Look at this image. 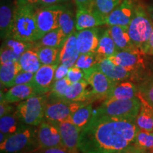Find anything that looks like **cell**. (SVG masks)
Here are the masks:
<instances>
[{
    "instance_id": "obj_1",
    "label": "cell",
    "mask_w": 153,
    "mask_h": 153,
    "mask_svg": "<svg viewBox=\"0 0 153 153\" xmlns=\"http://www.w3.org/2000/svg\"><path fill=\"white\" fill-rule=\"evenodd\" d=\"M135 120L110 117L96 111L81 131L78 148L81 153L119 152L134 144Z\"/></svg>"
},
{
    "instance_id": "obj_2",
    "label": "cell",
    "mask_w": 153,
    "mask_h": 153,
    "mask_svg": "<svg viewBox=\"0 0 153 153\" xmlns=\"http://www.w3.org/2000/svg\"><path fill=\"white\" fill-rule=\"evenodd\" d=\"M10 38L30 43H35L40 39L36 9L33 4L16 5Z\"/></svg>"
},
{
    "instance_id": "obj_3",
    "label": "cell",
    "mask_w": 153,
    "mask_h": 153,
    "mask_svg": "<svg viewBox=\"0 0 153 153\" xmlns=\"http://www.w3.org/2000/svg\"><path fill=\"white\" fill-rule=\"evenodd\" d=\"M153 30V22L142 6L135 7V14L128 25V33L132 43L143 51Z\"/></svg>"
},
{
    "instance_id": "obj_4",
    "label": "cell",
    "mask_w": 153,
    "mask_h": 153,
    "mask_svg": "<svg viewBox=\"0 0 153 153\" xmlns=\"http://www.w3.org/2000/svg\"><path fill=\"white\" fill-rule=\"evenodd\" d=\"M140 107L137 97L131 99H106L97 111L110 117L135 120Z\"/></svg>"
},
{
    "instance_id": "obj_5",
    "label": "cell",
    "mask_w": 153,
    "mask_h": 153,
    "mask_svg": "<svg viewBox=\"0 0 153 153\" xmlns=\"http://www.w3.org/2000/svg\"><path fill=\"white\" fill-rule=\"evenodd\" d=\"M48 95H36L20 102L16 114L19 120L30 126H38L45 117V106Z\"/></svg>"
},
{
    "instance_id": "obj_6",
    "label": "cell",
    "mask_w": 153,
    "mask_h": 153,
    "mask_svg": "<svg viewBox=\"0 0 153 153\" xmlns=\"http://www.w3.org/2000/svg\"><path fill=\"white\" fill-rule=\"evenodd\" d=\"M37 146V131L31 127H21L4 142L0 143V150L1 153H26Z\"/></svg>"
},
{
    "instance_id": "obj_7",
    "label": "cell",
    "mask_w": 153,
    "mask_h": 153,
    "mask_svg": "<svg viewBox=\"0 0 153 153\" xmlns=\"http://www.w3.org/2000/svg\"><path fill=\"white\" fill-rule=\"evenodd\" d=\"M91 102H76L64 99L49 97L45 106V119L51 122H61L71 119V116L79 107Z\"/></svg>"
},
{
    "instance_id": "obj_8",
    "label": "cell",
    "mask_w": 153,
    "mask_h": 153,
    "mask_svg": "<svg viewBox=\"0 0 153 153\" xmlns=\"http://www.w3.org/2000/svg\"><path fill=\"white\" fill-rule=\"evenodd\" d=\"M65 8L62 6L54 4L43 6L36 9V19L40 39L45 33L59 28V17Z\"/></svg>"
},
{
    "instance_id": "obj_9",
    "label": "cell",
    "mask_w": 153,
    "mask_h": 153,
    "mask_svg": "<svg viewBox=\"0 0 153 153\" xmlns=\"http://www.w3.org/2000/svg\"><path fill=\"white\" fill-rule=\"evenodd\" d=\"M84 79L91 86L92 92L97 99L100 97H106V99L108 94L117 83L108 77L96 65L92 68L84 70Z\"/></svg>"
},
{
    "instance_id": "obj_10",
    "label": "cell",
    "mask_w": 153,
    "mask_h": 153,
    "mask_svg": "<svg viewBox=\"0 0 153 153\" xmlns=\"http://www.w3.org/2000/svg\"><path fill=\"white\" fill-rule=\"evenodd\" d=\"M145 53L140 48L118 51L116 54L108 57L114 64L126 68L132 73L144 66Z\"/></svg>"
},
{
    "instance_id": "obj_11",
    "label": "cell",
    "mask_w": 153,
    "mask_h": 153,
    "mask_svg": "<svg viewBox=\"0 0 153 153\" xmlns=\"http://www.w3.org/2000/svg\"><path fill=\"white\" fill-rule=\"evenodd\" d=\"M51 123L56 126L60 132L63 146L71 153H79L78 144L82 130L76 127L71 119Z\"/></svg>"
},
{
    "instance_id": "obj_12",
    "label": "cell",
    "mask_w": 153,
    "mask_h": 153,
    "mask_svg": "<svg viewBox=\"0 0 153 153\" xmlns=\"http://www.w3.org/2000/svg\"><path fill=\"white\" fill-rule=\"evenodd\" d=\"M37 140L40 149L63 146L60 132L49 120H43L37 129Z\"/></svg>"
},
{
    "instance_id": "obj_13",
    "label": "cell",
    "mask_w": 153,
    "mask_h": 153,
    "mask_svg": "<svg viewBox=\"0 0 153 153\" xmlns=\"http://www.w3.org/2000/svg\"><path fill=\"white\" fill-rule=\"evenodd\" d=\"M58 65H42L34 76L30 85L33 87L36 94L44 95L50 92L55 81V72Z\"/></svg>"
},
{
    "instance_id": "obj_14",
    "label": "cell",
    "mask_w": 153,
    "mask_h": 153,
    "mask_svg": "<svg viewBox=\"0 0 153 153\" xmlns=\"http://www.w3.org/2000/svg\"><path fill=\"white\" fill-rule=\"evenodd\" d=\"M106 24V16L94 8L77 9L75 15L76 30L98 27Z\"/></svg>"
},
{
    "instance_id": "obj_15",
    "label": "cell",
    "mask_w": 153,
    "mask_h": 153,
    "mask_svg": "<svg viewBox=\"0 0 153 153\" xmlns=\"http://www.w3.org/2000/svg\"><path fill=\"white\" fill-rule=\"evenodd\" d=\"M135 7L132 0H123L106 16V24L112 26H128L135 14Z\"/></svg>"
},
{
    "instance_id": "obj_16",
    "label": "cell",
    "mask_w": 153,
    "mask_h": 153,
    "mask_svg": "<svg viewBox=\"0 0 153 153\" xmlns=\"http://www.w3.org/2000/svg\"><path fill=\"white\" fill-rule=\"evenodd\" d=\"M76 36V45L80 53L96 52L100 38L98 28L96 27L77 30Z\"/></svg>"
},
{
    "instance_id": "obj_17",
    "label": "cell",
    "mask_w": 153,
    "mask_h": 153,
    "mask_svg": "<svg viewBox=\"0 0 153 153\" xmlns=\"http://www.w3.org/2000/svg\"><path fill=\"white\" fill-rule=\"evenodd\" d=\"M89 83L85 79L72 84L67 89L65 94L64 99L76 102H91V99H97L92 92L89 91L87 87Z\"/></svg>"
},
{
    "instance_id": "obj_18",
    "label": "cell",
    "mask_w": 153,
    "mask_h": 153,
    "mask_svg": "<svg viewBox=\"0 0 153 153\" xmlns=\"http://www.w3.org/2000/svg\"><path fill=\"white\" fill-rule=\"evenodd\" d=\"M74 33L69 36L60 50V64L68 68L74 66L80 54L76 45V36Z\"/></svg>"
},
{
    "instance_id": "obj_19",
    "label": "cell",
    "mask_w": 153,
    "mask_h": 153,
    "mask_svg": "<svg viewBox=\"0 0 153 153\" xmlns=\"http://www.w3.org/2000/svg\"><path fill=\"white\" fill-rule=\"evenodd\" d=\"M36 94L33 87L30 83L13 86L5 94L1 91V101L7 103L22 102Z\"/></svg>"
},
{
    "instance_id": "obj_20",
    "label": "cell",
    "mask_w": 153,
    "mask_h": 153,
    "mask_svg": "<svg viewBox=\"0 0 153 153\" xmlns=\"http://www.w3.org/2000/svg\"><path fill=\"white\" fill-rule=\"evenodd\" d=\"M111 79L115 82H123L131 77L132 72L123 67L114 64L108 58L100 61L96 65Z\"/></svg>"
},
{
    "instance_id": "obj_21",
    "label": "cell",
    "mask_w": 153,
    "mask_h": 153,
    "mask_svg": "<svg viewBox=\"0 0 153 153\" xmlns=\"http://www.w3.org/2000/svg\"><path fill=\"white\" fill-rule=\"evenodd\" d=\"M15 8L11 3H1L0 7V34L3 40L11 37Z\"/></svg>"
},
{
    "instance_id": "obj_22",
    "label": "cell",
    "mask_w": 153,
    "mask_h": 153,
    "mask_svg": "<svg viewBox=\"0 0 153 153\" xmlns=\"http://www.w3.org/2000/svg\"><path fill=\"white\" fill-rule=\"evenodd\" d=\"M111 36L118 51L135 48L128 33V26H112L108 27Z\"/></svg>"
},
{
    "instance_id": "obj_23",
    "label": "cell",
    "mask_w": 153,
    "mask_h": 153,
    "mask_svg": "<svg viewBox=\"0 0 153 153\" xmlns=\"http://www.w3.org/2000/svg\"><path fill=\"white\" fill-rule=\"evenodd\" d=\"M137 97L141 101V107L137 115L136 124L140 129L153 131V107L143 97L137 94Z\"/></svg>"
},
{
    "instance_id": "obj_24",
    "label": "cell",
    "mask_w": 153,
    "mask_h": 153,
    "mask_svg": "<svg viewBox=\"0 0 153 153\" xmlns=\"http://www.w3.org/2000/svg\"><path fill=\"white\" fill-rule=\"evenodd\" d=\"M118 51V48L116 47L108 28L99 38L98 47L95 52L98 57L99 62L116 54Z\"/></svg>"
},
{
    "instance_id": "obj_25",
    "label": "cell",
    "mask_w": 153,
    "mask_h": 153,
    "mask_svg": "<svg viewBox=\"0 0 153 153\" xmlns=\"http://www.w3.org/2000/svg\"><path fill=\"white\" fill-rule=\"evenodd\" d=\"M136 87L131 82H117L107 95L106 99H131L137 97Z\"/></svg>"
},
{
    "instance_id": "obj_26",
    "label": "cell",
    "mask_w": 153,
    "mask_h": 153,
    "mask_svg": "<svg viewBox=\"0 0 153 153\" xmlns=\"http://www.w3.org/2000/svg\"><path fill=\"white\" fill-rule=\"evenodd\" d=\"M22 71L19 61H9L0 65V81L5 87H13V82L17 74Z\"/></svg>"
},
{
    "instance_id": "obj_27",
    "label": "cell",
    "mask_w": 153,
    "mask_h": 153,
    "mask_svg": "<svg viewBox=\"0 0 153 153\" xmlns=\"http://www.w3.org/2000/svg\"><path fill=\"white\" fill-rule=\"evenodd\" d=\"M33 48L42 65H58L60 64V48L40 46L36 44L34 45Z\"/></svg>"
},
{
    "instance_id": "obj_28",
    "label": "cell",
    "mask_w": 153,
    "mask_h": 153,
    "mask_svg": "<svg viewBox=\"0 0 153 153\" xmlns=\"http://www.w3.org/2000/svg\"><path fill=\"white\" fill-rule=\"evenodd\" d=\"M67 38L62 30L60 28H57L45 33L41 39L38 40L36 45L60 49Z\"/></svg>"
},
{
    "instance_id": "obj_29",
    "label": "cell",
    "mask_w": 153,
    "mask_h": 153,
    "mask_svg": "<svg viewBox=\"0 0 153 153\" xmlns=\"http://www.w3.org/2000/svg\"><path fill=\"white\" fill-rule=\"evenodd\" d=\"M19 61L23 71L30 72L33 73L37 72L42 65L34 48H32L23 53Z\"/></svg>"
},
{
    "instance_id": "obj_30",
    "label": "cell",
    "mask_w": 153,
    "mask_h": 153,
    "mask_svg": "<svg viewBox=\"0 0 153 153\" xmlns=\"http://www.w3.org/2000/svg\"><path fill=\"white\" fill-rule=\"evenodd\" d=\"M93 115L92 105L87 104L79 107L71 116V120L76 127L82 130L87 126Z\"/></svg>"
},
{
    "instance_id": "obj_31",
    "label": "cell",
    "mask_w": 153,
    "mask_h": 153,
    "mask_svg": "<svg viewBox=\"0 0 153 153\" xmlns=\"http://www.w3.org/2000/svg\"><path fill=\"white\" fill-rule=\"evenodd\" d=\"M59 28L67 37L75 32V16L72 11L64 9L59 17Z\"/></svg>"
},
{
    "instance_id": "obj_32",
    "label": "cell",
    "mask_w": 153,
    "mask_h": 153,
    "mask_svg": "<svg viewBox=\"0 0 153 153\" xmlns=\"http://www.w3.org/2000/svg\"><path fill=\"white\" fill-rule=\"evenodd\" d=\"M19 118L15 114H8L0 118V131L6 134L7 136L16 133L19 129L18 125Z\"/></svg>"
},
{
    "instance_id": "obj_33",
    "label": "cell",
    "mask_w": 153,
    "mask_h": 153,
    "mask_svg": "<svg viewBox=\"0 0 153 153\" xmlns=\"http://www.w3.org/2000/svg\"><path fill=\"white\" fill-rule=\"evenodd\" d=\"M134 145L146 150L149 153L153 152V131L138 129Z\"/></svg>"
},
{
    "instance_id": "obj_34",
    "label": "cell",
    "mask_w": 153,
    "mask_h": 153,
    "mask_svg": "<svg viewBox=\"0 0 153 153\" xmlns=\"http://www.w3.org/2000/svg\"><path fill=\"white\" fill-rule=\"evenodd\" d=\"M4 46L9 48L14 51V53L19 57H21L23 53L34 46V43L19 41L13 38H9L4 40L2 44Z\"/></svg>"
},
{
    "instance_id": "obj_35",
    "label": "cell",
    "mask_w": 153,
    "mask_h": 153,
    "mask_svg": "<svg viewBox=\"0 0 153 153\" xmlns=\"http://www.w3.org/2000/svg\"><path fill=\"white\" fill-rule=\"evenodd\" d=\"M70 85L71 83L69 82L67 76L62 79L55 80L49 92L48 97L51 98L63 99L67 89Z\"/></svg>"
},
{
    "instance_id": "obj_36",
    "label": "cell",
    "mask_w": 153,
    "mask_h": 153,
    "mask_svg": "<svg viewBox=\"0 0 153 153\" xmlns=\"http://www.w3.org/2000/svg\"><path fill=\"white\" fill-rule=\"evenodd\" d=\"M98 62V57L95 53H80L74 66L82 70H85L92 68Z\"/></svg>"
},
{
    "instance_id": "obj_37",
    "label": "cell",
    "mask_w": 153,
    "mask_h": 153,
    "mask_svg": "<svg viewBox=\"0 0 153 153\" xmlns=\"http://www.w3.org/2000/svg\"><path fill=\"white\" fill-rule=\"evenodd\" d=\"M123 0H95L94 8L106 16L120 4Z\"/></svg>"
},
{
    "instance_id": "obj_38",
    "label": "cell",
    "mask_w": 153,
    "mask_h": 153,
    "mask_svg": "<svg viewBox=\"0 0 153 153\" xmlns=\"http://www.w3.org/2000/svg\"><path fill=\"white\" fill-rule=\"evenodd\" d=\"M20 57L16 55L12 50L9 48L1 45V52H0V62L1 64L9 62V61H19Z\"/></svg>"
},
{
    "instance_id": "obj_39",
    "label": "cell",
    "mask_w": 153,
    "mask_h": 153,
    "mask_svg": "<svg viewBox=\"0 0 153 153\" xmlns=\"http://www.w3.org/2000/svg\"><path fill=\"white\" fill-rule=\"evenodd\" d=\"M66 76L72 85V84L83 79L84 76H85V72H84V70H81L77 67L72 66L69 68L68 74Z\"/></svg>"
},
{
    "instance_id": "obj_40",
    "label": "cell",
    "mask_w": 153,
    "mask_h": 153,
    "mask_svg": "<svg viewBox=\"0 0 153 153\" xmlns=\"http://www.w3.org/2000/svg\"><path fill=\"white\" fill-rule=\"evenodd\" d=\"M34 76V73L30 72L22 71L17 74L13 82V86L18 85H24V84L30 83Z\"/></svg>"
},
{
    "instance_id": "obj_41",
    "label": "cell",
    "mask_w": 153,
    "mask_h": 153,
    "mask_svg": "<svg viewBox=\"0 0 153 153\" xmlns=\"http://www.w3.org/2000/svg\"><path fill=\"white\" fill-rule=\"evenodd\" d=\"M140 94L153 106V83L143 88L140 92Z\"/></svg>"
},
{
    "instance_id": "obj_42",
    "label": "cell",
    "mask_w": 153,
    "mask_h": 153,
    "mask_svg": "<svg viewBox=\"0 0 153 153\" xmlns=\"http://www.w3.org/2000/svg\"><path fill=\"white\" fill-rule=\"evenodd\" d=\"M69 68L62 64H59L55 72V80L60 79L65 77L68 74Z\"/></svg>"
},
{
    "instance_id": "obj_43",
    "label": "cell",
    "mask_w": 153,
    "mask_h": 153,
    "mask_svg": "<svg viewBox=\"0 0 153 153\" xmlns=\"http://www.w3.org/2000/svg\"><path fill=\"white\" fill-rule=\"evenodd\" d=\"M39 153H71L64 146L53 147V148L41 149Z\"/></svg>"
},
{
    "instance_id": "obj_44",
    "label": "cell",
    "mask_w": 153,
    "mask_h": 153,
    "mask_svg": "<svg viewBox=\"0 0 153 153\" xmlns=\"http://www.w3.org/2000/svg\"><path fill=\"white\" fill-rule=\"evenodd\" d=\"M95 0H74L77 9L94 8Z\"/></svg>"
},
{
    "instance_id": "obj_45",
    "label": "cell",
    "mask_w": 153,
    "mask_h": 153,
    "mask_svg": "<svg viewBox=\"0 0 153 153\" xmlns=\"http://www.w3.org/2000/svg\"><path fill=\"white\" fill-rule=\"evenodd\" d=\"M0 104V117L10 114L12 112L13 107L9 103H7L5 101H1Z\"/></svg>"
},
{
    "instance_id": "obj_46",
    "label": "cell",
    "mask_w": 153,
    "mask_h": 153,
    "mask_svg": "<svg viewBox=\"0 0 153 153\" xmlns=\"http://www.w3.org/2000/svg\"><path fill=\"white\" fill-rule=\"evenodd\" d=\"M120 153H149L146 150H143L142 148H140L139 147L136 146L135 145H129L128 147L124 149L122 151L119 152Z\"/></svg>"
},
{
    "instance_id": "obj_47",
    "label": "cell",
    "mask_w": 153,
    "mask_h": 153,
    "mask_svg": "<svg viewBox=\"0 0 153 153\" xmlns=\"http://www.w3.org/2000/svg\"><path fill=\"white\" fill-rule=\"evenodd\" d=\"M143 52L145 54L148 55H153V30L152 33L150 36L148 43H147L146 45H145V48L143 49Z\"/></svg>"
},
{
    "instance_id": "obj_48",
    "label": "cell",
    "mask_w": 153,
    "mask_h": 153,
    "mask_svg": "<svg viewBox=\"0 0 153 153\" xmlns=\"http://www.w3.org/2000/svg\"><path fill=\"white\" fill-rule=\"evenodd\" d=\"M62 0H37L36 4L42 5V6H50L54 5L59 3Z\"/></svg>"
},
{
    "instance_id": "obj_49",
    "label": "cell",
    "mask_w": 153,
    "mask_h": 153,
    "mask_svg": "<svg viewBox=\"0 0 153 153\" xmlns=\"http://www.w3.org/2000/svg\"><path fill=\"white\" fill-rule=\"evenodd\" d=\"M37 0H18L16 1V5L24 4H36Z\"/></svg>"
},
{
    "instance_id": "obj_50",
    "label": "cell",
    "mask_w": 153,
    "mask_h": 153,
    "mask_svg": "<svg viewBox=\"0 0 153 153\" xmlns=\"http://www.w3.org/2000/svg\"><path fill=\"white\" fill-rule=\"evenodd\" d=\"M147 12L148 13L149 16L152 19V21L153 22V6H150V7H148V9H147Z\"/></svg>"
},
{
    "instance_id": "obj_51",
    "label": "cell",
    "mask_w": 153,
    "mask_h": 153,
    "mask_svg": "<svg viewBox=\"0 0 153 153\" xmlns=\"http://www.w3.org/2000/svg\"><path fill=\"white\" fill-rule=\"evenodd\" d=\"M113 153H120V152H113Z\"/></svg>"
},
{
    "instance_id": "obj_52",
    "label": "cell",
    "mask_w": 153,
    "mask_h": 153,
    "mask_svg": "<svg viewBox=\"0 0 153 153\" xmlns=\"http://www.w3.org/2000/svg\"><path fill=\"white\" fill-rule=\"evenodd\" d=\"M18 1V0H16V1Z\"/></svg>"
},
{
    "instance_id": "obj_53",
    "label": "cell",
    "mask_w": 153,
    "mask_h": 153,
    "mask_svg": "<svg viewBox=\"0 0 153 153\" xmlns=\"http://www.w3.org/2000/svg\"><path fill=\"white\" fill-rule=\"evenodd\" d=\"M152 107H153V106H152Z\"/></svg>"
},
{
    "instance_id": "obj_54",
    "label": "cell",
    "mask_w": 153,
    "mask_h": 153,
    "mask_svg": "<svg viewBox=\"0 0 153 153\" xmlns=\"http://www.w3.org/2000/svg\"><path fill=\"white\" fill-rule=\"evenodd\" d=\"M152 153H153V152H152Z\"/></svg>"
},
{
    "instance_id": "obj_55",
    "label": "cell",
    "mask_w": 153,
    "mask_h": 153,
    "mask_svg": "<svg viewBox=\"0 0 153 153\" xmlns=\"http://www.w3.org/2000/svg\"><path fill=\"white\" fill-rule=\"evenodd\" d=\"M1 1H2V0H1Z\"/></svg>"
}]
</instances>
